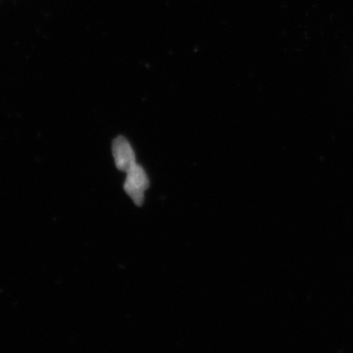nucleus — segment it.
I'll return each instance as SVG.
<instances>
[{
  "instance_id": "1",
  "label": "nucleus",
  "mask_w": 353,
  "mask_h": 353,
  "mask_svg": "<svg viewBox=\"0 0 353 353\" xmlns=\"http://www.w3.org/2000/svg\"><path fill=\"white\" fill-rule=\"evenodd\" d=\"M150 187V181L141 165L136 164L134 168L127 173L124 190L128 196L138 206L143 205L145 199V192Z\"/></svg>"
},
{
  "instance_id": "2",
  "label": "nucleus",
  "mask_w": 353,
  "mask_h": 353,
  "mask_svg": "<svg viewBox=\"0 0 353 353\" xmlns=\"http://www.w3.org/2000/svg\"><path fill=\"white\" fill-rule=\"evenodd\" d=\"M112 153L116 167L128 173L136 166V157L131 145L124 137H118L113 141Z\"/></svg>"
}]
</instances>
